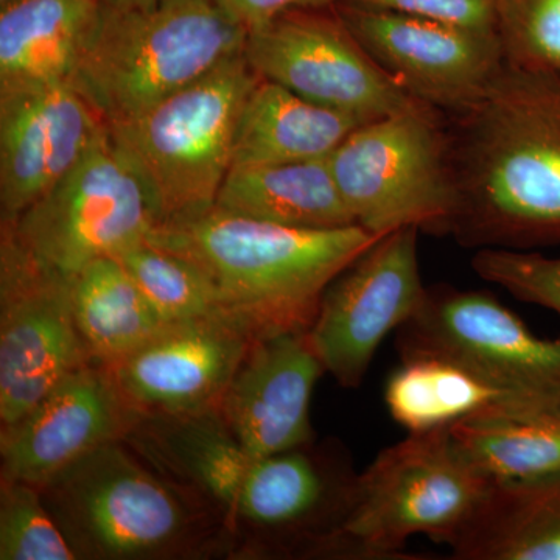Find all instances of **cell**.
Wrapping results in <instances>:
<instances>
[{
  "instance_id": "cell-31",
  "label": "cell",
  "mask_w": 560,
  "mask_h": 560,
  "mask_svg": "<svg viewBox=\"0 0 560 560\" xmlns=\"http://www.w3.org/2000/svg\"><path fill=\"white\" fill-rule=\"evenodd\" d=\"M220 9L246 32L259 28L291 10L324 9L337 0H215Z\"/></svg>"
},
{
  "instance_id": "cell-28",
  "label": "cell",
  "mask_w": 560,
  "mask_h": 560,
  "mask_svg": "<svg viewBox=\"0 0 560 560\" xmlns=\"http://www.w3.org/2000/svg\"><path fill=\"white\" fill-rule=\"evenodd\" d=\"M504 62L560 75V0H493Z\"/></svg>"
},
{
  "instance_id": "cell-2",
  "label": "cell",
  "mask_w": 560,
  "mask_h": 560,
  "mask_svg": "<svg viewBox=\"0 0 560 560\" xmlns=\"http://www.w3.org/2000/svg\"><path fill=\"white\" fill-rule=\"evenodd\" d=\"M444 116L448 237L477 250L560 246V75L504 66L474 105Z\"/></svg>"
},
{
  "instance_id": "cell-29",
  "label": "cell",
  "mask_w": 560,
  "mask_h": 560,
  "mask_svg": "<svg viewBox=\"0 0 560 560\" xmlns=\"http://www.w3.org/2000/svg\"><path fill=\"white\" fill-rule=\"evenodd\" d=\"M470 264L482 280L560 318V257L537 250L486 248L478 249Z\"/></svg>"
},
{
  "instance_id": "cell-16",
  "label": "cell",
  "mask_w": 560,
  "mask_h": 560,
  "mask_svg": "<svg viewBox=\"0 0 560 560\" xmlns=\"http://www.w3.org/2000/svg\"><path fill=\"white\" fill-rule=\"evenodd\" d=\"M254 341L226 315L175 320L165 323L127 359L106 368L143 416L219 412Z\"/></svg>"
},
{
  "instance_id": "cell-25",
  "label": "cell",
  "mask_w": 560,
  "mask_h": 560,
  "mask_svg": "<svg viewBox=\"0 0 560 560\" xmlns=\"http://www.w3.org/2000/svg\"><path fill=\"white\" fill-rule=\"evenodd\" d=\"M453 441L490 481H522L560 471V412L490 410L451 427Z\"/></svg>"
},
{
  "instance_id": "cell-22",
  "label": "cell",
  "mask_w": 560,
  "mask_h": 560,
  "mask_svg": "<svg viewBox=\"0 0 560 560\" xmlns=\"http://www.w3.org/2000/svg\"><path fill=\"white\" fill-rule=\"evenodd\" d=\"M215 206L226 212L301 230L353 226L327 160L234 165Z\"/></svg>"
},
{
  "instance_id": "cell-9",
  "label": "cell",
  "mask_w": 560,
  "mask_h": 560,
  "mask_svg": "<svg viewBox=\"0 0 560 560\" xmlns=\"http://www.w3.org/2000/svg\"><path fill=\"white\" fill-rule=\"evenodd\" d=\"M401 359L438 357L495 386L508 412H560V337L540 338L488 291L429 289L397 330Z\"/></svg>"
},
{
  "instance_id": "cell-13",
  "label": "cell",
  "mask_w": 560,
  "mask_h": 560,
  "mask_svg": "<svg viewBox=\"0 0 560 560\" xmlns=\"http://www.w3.org/2000/svg\"><path fill=\"white\" fill-rule=\"evenodd\" d=\"M419 234L404 228L383 235L324 293L307 335L324 371L342 388H359L382 342L427 300Z\"/></svg>"
},
{
  "instance_id": "cell-19",
  "label": "cell",
  "mask_w": 560,
  "mask_h": 560,
  "mask_svg": "<svg viewBox=\"0 0 560 560\" xmlns=\"http://www.w3.org/2000/svg\"><path fill=\"white\" fill-rule=\"evenodd\" d=\"M101 0H20L0 10V92L72 83Z\"/></svg>"
},
{
  "instance_id": "cell-5",
  "label": "cell",
  "mask_w": 560,
  "mask_h": 560,
  "mask_svg": "<svg viewBox=\"0 0 560 560\" xmlns=\"http://www.w3.org/2000/svg\"><path fill=\"white\" fill-rule=\"evenodd\" d=\"M246 36L215 0L103 5L72 84L105 125L120 124L242 54Z\"/></svg>"
},
{
  "instance_id": "cell-27",
  "label": "cell",
  "mask_w": 560,
  "mask_h": 560,
  "mask_svg": "<svg viewBox=\"0 0 560 560\" xmlns=\"http://www.w3.org/2000/svg\"><path fill=\"white\" fill-rule=\"evenodd\" d=\"M0 560H77L40 489L28 482L0 480Z\"/></svg>"
},
{
  "instance_id": "cell-24",
  "label": "cell",
  "mask_w": 560,
  "mask_h": 560,
  "mask_svg": "<svg viewBox=\"0 0 560 560\" xmlns=\"http://www.w3.org/2000/svg\"><path fill=\"white\" fill-rule=\"evenodd\" d=\"M506 401L495 386L438 357L401 359L385 386L390 418L412 434L452 427Z\"/></svg>"
},
{
  "instance_id": "cell-11",
  "label": "cell",
  "mask_w": 560,
  "mask_h": 560,
  "mask_svg": "<svg viewBox=\"0 0 560 560\" xmlns=\"http://www.w3.org/2000/svg\"><path fill=\"white\" fill-rule=\"evenodd\" d=\"M0 224H9L44 264L73 276L145 241L156 219L105 127L65 178L20 219Z\"/></svg>"
},
{
  "instance_id": "cell-15",
  "label": "cell",
  "mask_w": 560,
  "mask_h": 560,
  "mask_svg": "<svg viewBox=\"0 0 560 560\" xmlns=\"http://www.w3.org/2000/svg\"><path fill=\"white\" fill-rule=\"evenodd\" d=\"M143 415L121 393L109 368L92 363L0 431L2 478L44 488L106 444L125 442Z\"/></svg>"
},
{
  "instance_id": "cell-23",
  "label": "cell",
  "mask_w": 560,
  "mask_h": 560,
  "mask_svg": "<svg viewBox=\"0 0 560 560\" xmlns=\"http://www.w3.org/2000/svg\"><path fill=\"white\" fill-rule=\"evenodd\" d=\"M77 327L92 361L113 366L162 329L165 320L116 257L72 276Z\"/></svg>"
},
{
  "instance_id": "cell-32",
  "label": "cell",
  "mask_w": 560,
  "mask_h": 560,
  "mask_svg": "<svg viewBox=\"0 0 560 560\" xmlns=\"http://www.w3.org/2000/svg\"><path fill=\"white\" fill-rule=\"evenodd\" d=\"M102 5L105 7H136L145 5V3L154 2V0H101Z\"/></svg>"
},
{
  "instance_id": "cell-8",
  "label": "cell",
  "mask_w": 560,
  "mask_h": 560,
  "mask_svg": "<svg viewBox=\"0 0 560 560\" xmlns=\"http://www.w3.org/2000/svg\"><path fill=\"white\" fill-rule=\"evenodd\" d=\"M327 162L363 230L377 237L404 228L451 235L455 191L441 110L422 103L360 125Z\"/></svg>"
},
{
  "instance_id": "cell-21",
  "label": "cell",
  "mask_w": 560,
  "mask_h": 560,
  "mask_svg": "<svg viewBox=\"0 0 560 560\" xmlns=\"http://www.w3.org/2000/svg\"><path fill=\"white\" fill-rule=\"evenodd\" d=\"M360 125L259 77L238 120L232 167L327 160Z\"/></svg>"
},
{
  "instance_id": "cell-3",
  "label": "cell",
  "mask_w": 560,
  "mask_h": 560,
  "mask_svg": "<svg viewBox=\"0 0 560 560\" xmlns=\"http://www.w3.org/2000/svg\"><path fill=\"white\" fill-rule=\"evenodd\" d=\"M359 224L301 230L226 212L156 224L147 241L189 260L254 340L307 334L338 276L378 241Z\"/></svg>"
},
{
  "instance_id": "cell-20",
  "label": "cell",
  "mask_w": 560,
  "mask_h": 560,
  "mask_svg": "<svg viewBox=\"0 0 560 560\" xmlns=\"http://www.w3.org/2000/svg\"><path fill=\"white\" fill-rule=\"evenodd\" d=\"M451 551L455 560H560V471L492 482Z\"/></svg>"
},
{
  "instance_id": "cell-6",
  "label": "cell",
  "mask_w": 560,
  "mask_h": 560,
  "mask_svg": "<svg viewBox=\"0 0 560 560\" xmlns=\"http://www.w3.org/2000/svg\"><path fill=\"white\" fill-rule=\"evenodd\" d=\"M492 482L459 451L451 427L408 433L357 475L323 559H410L405 545L419 534L451 547Z\"/></svg>"
},
{
  "instance_id": "cell-1",
  "label": "cell",
  "mask_w": 560,
  "mask_h": 560,
  "mask_svg": "<svg viewBox=\"0 0 560 560\" xmlns=\"http://www.w3.org/2000/svg\"><path fill=\"white\" fill-rule=\"evenodd\" d=\"M125 442L208 506L253 558H323L359 475L313 442L271 456L246 451L219 412L143 416Z\"/></svg>"
},
{
  "instance_id": "cell-30",
  "label": "cell",
  "mask_w": 560,
  "mask_h": 560,
  "mask_svg": "<svg viewBox=\"0 0 560 560\" xmlns=\"http://www.w3.org/2000/svg\"><path fill=\"white\" fill-rule=\"evenodd\" d=\"M364 10L445 22L471 31L495 32L493 0H337Z\"/></svg>"
},
{
  "instance_id": "cell-14",
  "label": "cell",
  "mask_w": 560,
  "mask_h": 560,
  "mask_svg": "<svg viewBox=\"0 0 560 560\" xmlns=\"http://www.w3.org/2000/svg\"><path fill=\"white\" fill-rule=\"evenodd\" d=\"M337 9L390 79L441 113L469 108L506 66L495 32L346 3Z\"/></svg>"
},
{
  "instance_id": "cell-17",
  "label": "cell",
  "mask_w": 560,
  "mask_h": 560,
  "mask_svg": "<svg viewBox=\"0 0 560 560\" xmlns=\"http://www.w3.org/2000/svg\"><path fill=\"white\" fill-rule=\"evenodd\" d=\"M105 127L72 83L0 92V223L65 178Z\"/></svg>"
},
{
  "instance_id": "cell-7",
  "label": "cell",
  "mask_w": 560,
  "mask_h": 560,
  "mask_svg": "<svg viewBox=\"0 0 560 560\" xmlns=\"http://www.w3.org/2000/svg\"><path fill=\"white\" fill-rule=\"evenodd\" d=\"M257 80L242 51L135 119L106 125L117 153L142 183L156 224L215 206Z\"/></svg>"
},
{
  "instance_id": "cell-12",
  "label": "cell",
  "mask_w": 560,
  "mask_h": 560,
  "mask_svg": "<svg viewBox=\"0 0 560 560\" xmlns=\"http://www.w3.org/2000/svg\"><path fill=\"white\" fill-rule=\"evenodd\" d=\"M243 55L260 79L363 124L422 105L361 46L337 3L287 11L254 28Z\"/></svg>"
},
{
  "instance_id": "cell-33",
  "label": "cell",
  "mask_w": 560,
  "mask_h": 560,
  "mask_svg": "<svg viewBox=\"0 0 560 560\" xmlns=\"http://www.w3.org/2000/svg\"><path fill=\"white\" fill-rule=\"evenodd\" d=\"M14 2H20V0H0V10L5 9V7H9Z\"/></svg>"
},
{
  "instance_id": "cell-4",
  "label": "cell",
  "mask_w": 560,
  "mask_h": 560,
  "mask_svg": "<svg viewBox=\"0 0 560 560\" xmlns=\"http://www.w3.org/2000/svg\"><path fill=\"white\" fill-rule=\"evenodd\" d=\"M77 560H172L231 551L219 518L127 442L91 452L40 488Z\"/></svg>"
},
{
  "instance_id": "cell-18",
  "label": "cell",
  "mask_w": 560,
  "mask_h": 560,
  "mask_svg": "<svg viewBox=\"0 0 560 560\" xmlns=\"http://www.w3.org/2000/svg\"><path fill=\"white\" fill-rule=\"evenodd\" d=\"M324 372L307 334L254 341L224 393L220 419L256 455L312 444V396Z\"/></svg>"
},
{
  "instance_id": "cell-26",
  "label": "cell",
  "mask_w": 560,
  "mask_h": 560,
  "mask_svg": "<svg viewBox=\"0 0 560 560\" xmlns=\"http://www.w3.org/2000/svg\"><path fill=\"white\" fill-rule=\"evenodd\" d=\"M116 259L165 323L226 315L210 280L189 260L171 250L158 248L145 238Z\"/></svg>"
},
{
  "instance_id": "cell-10",
  "label": "cell",
  "mask_w": 560,
  "mask_h": 560,
  "mask_svg": "<svg viewBox=\"0 0 560 560\" xmlns=\"http://www.w3.org/2000/svg\"><path fill=\"white\" fill-rule=\"evenodd\" d=\"M77 327L72 276L44 264L0 224V422L10 425L92 364Z\"/></svg>"
}]
</instances>
